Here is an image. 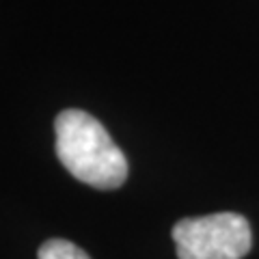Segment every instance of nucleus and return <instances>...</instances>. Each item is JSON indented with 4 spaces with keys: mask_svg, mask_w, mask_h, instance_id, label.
Wrapping results in <instances>:
<instances>
[{
    "mask_svg": "<svg viewBox=\"0 0 259 259\" xmlns=\"http://www.w3.org/2000/svg\"><path fill=\"white\" fill-rule=\"evenodd\" d=\"M56 156L78 182L100 190H115L127 177V160L100 121L84 110L69 108L54 121Z\"/></svg>",
    "mask_w": 259,
    "mask_h": 259,
    "instance_id": "nucleus-1",
    "label": "nucleus"
},
{
    "mask_svg": "<svg viewBox=\"0 0 259 259\" xmlns=\"http://www.w3.org/2000/svg\"><path fill=\"white\" fill-rule=\"evenodd\" d=\"M173 240L180 259H242L253 244L246 218L233 212L184 218Z\"/></svg>",
    "mask_w": 259,
    "mask_h": 259,
    "instance_id": "nucleus-2",
    "label": "nucleus"
},
{
    "mask_svg": "<svg viewBox=\"0 0 259 259\" xmlns=\"http://www.w3.org/2000/svg\"><path fill=\"white\" fill-rule=\"evenodd\" d=\"M39 259H91L80 246L67 240H48L39 248Z\"/></svg>",
    "mask_w": 259,
    "mask_h": 259,
    "instance_id": "nucleus-3",
    "label": "nucleus"
}]
</instances>
